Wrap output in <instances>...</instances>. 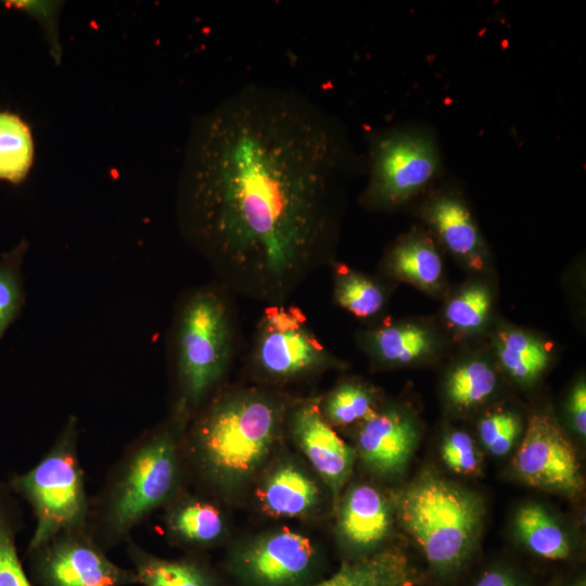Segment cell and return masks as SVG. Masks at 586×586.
Masks as SVG:
<instances>
[{"label":"cell","instance_id":"3957f363","mask_svg":"<svg viewBox=\"0 0 586 586\" xmlns=\"http://www.w3.org/2000/svg\"><path fill=\"white\" fill-rule=\"evenodd\" d=\"M231 319L222 295L212 289L191 293L174 330V356L186 403L199 404L224 374L231 355Z\"/></svg>","mask_w":586,"mask_h":586},{"label":"cell","instance_id":"ffe728a7","mask_svg":"<svg viewBox=\"0 0 586 586\" xmlns=\"http://www.w3.org/2000/svg\"><path fill=\"white\" fill-rule=\"evenodd\" d=\"M388 266L397 277L426 289L438 284L443 268L436 250L421 237L398 244L390 255Z\"/></svg>","mask_w":586,"mask_h":586},{"label":"cell","instance_id":"4dcf8cb0","mask_svg":"<svg viewBox=\"0 0 586 586\" xmlns=\"http://www.w3.org/2000/svg\"><path fill=\"white\" fill-rule=\"evenodd\" d=\"M520 431V419L511 411L493 412L484 417L479 424L483 445L496 456H504L510 451Z\"/></svg>","mask_w":586,"mask_h":586},{"label":"cell","instance_id":"9c48e42d","mask_svg":"<svg viewBox=\"0 0 586 586\" xmlns=\"http://www.w3.org/2000/svg\"><path fill=\"white\" fill-rule=\"evenodd\" d=\"M513 468L530 486L574 496L584 486L574 446L548 415H534L527 424Z\"/></svg>","mask_w":586,"mask_h":586},{"label":"cell","instance_id":"52a82bcc","mask_svg":"<svg viewBox=\"0 0 586 586\" xmlns=\"http://www.w3.org/2000/svg\"><path fill=\"white\" fill-rule=\"evenodd\" d=\"M176 454L167 434L146 441L133 454L113 495L109 520L125 532L161 505L174 487Z\"/></svg>","mask_w":586,"mask_h":586},{"label":"cell","instance_id":"7c38bea8","mask_svg":"<svg viewBox=\"0 0 586 586\" xmlns=\"http://www.w3.org/2000/svg\"><path fill=\"white\" fill-rule=\"evenodd\" d=\"M292 422L297 444L336 496L353 467L352 448L333 431L315 404L301 406Z\"/></svg>","mask_w":586,"mask_h":586},{"label":"cell","instance_id":"4316f807","mask_svg":"<svg viewBox=\"0 0 586 586\" xmlns=\"http://www.w3.org/2000/svg\"><path fill=\"white\" fill-rule=\"evenodd\" d=\"M171 527L186 539L207 543L220 535L222 518L214 506L195 501L175 512Z\"/></svg>","mask_w":586,"mask_h":586},{"label":"cell","instance_id":"f546056e","mask_svg":"<svg viewBox=\"0 0 586 586\" xmlns=\"http://www.w3.org/2000/svg\"><path fill=\"white\" fill-rule=\"evenodd\" d=\"M489 307L488 291L483 286H472L448 303L445 316L459 330H476L485 322Z\"/></svg>","mask_w":586,"mask_h":586},{"label":"cell","instance_id":"8fae6325","mask_svg":"<svg viewBox=\"0 0 586 586\" xmlns=\"http://www.w3.org/2000/svg\"><path fill=\"white\" fill-rule=\"evenodd\" d=\"M315 556L310 540L283 530L254 545L242 558L245 574L262 586H286L303 577Z\"/></svg>","mask_w":586,"mask_h":586},{"label":"cell","instance_id":"e575fe53","mask_svg":"<svg viewBox=\"0 0 586 586\" xmlns=\"http://www.w3.org/2000/svg\"><path fill=\"white\" fill-rule=\"evenodd\" d=\"M570 413L576 432L586 435V385L581 381L573 390L570 398Z\"/></svg>","mask_w":586,"mask_h":586},{"label":"cell","instance_id":"4fadbf2b","mask_svg":"<svg viewBox=\"0 0 586 586\" xmlns=\"http://www.w3.org/2000/svg\"><path fill=\"white\" fill-rule=\"evenodd\" d=\"M417 443L413 424L395 411L373 412L364 420L358 433L361 459L383 474L405 469Z\"/></svg>","mask_w":586,"mask_h":586},{"label":"cell","instance_id":"8992f818","mask_svg":"<svg viewBox=\"0 0 586 586\" xmlns=\"http://www.w3.org/2000/svg\"><path fill=\"white\" fill-rule=\"evenodd\" d=\"M370 177L366 198L396 206L425 188L440 170L432 136L416 129H391L370 141Z\"/></svg>","mask_w":586,"mask_h":586},{"label":"cell","instance_id":"e0dca14e","mask_svg":"<svg viewBox=\"0 0 586 586\" xmlns=\"http://www.w3.org/2000/svg\"><path fill=\"white\" fill-rule=\"evenodd\" d=\"M426 217L443 243L453 253L470 256L480 249V237L471 214L455 195H437L429 204Z\"/></svg>","mask_w":586,"mask_h":586},{"label":"cell","instance_id":"9a60e30c","mask_svg":"<svg viewBox=\"0 0 586 586\" xmlns=\"http://www.w3.org/2000/svg\"><path fill=\"white\" fill-rule=\"evenodd\" d=\"M390 524L388 506L375 488L360 485L351 489L339 518L340 532L348 544L372 547L385 537Z\"/></svg>","mask_w":586,"mask_h":586},{"label":"cell","instance_id":"277c9868","mask_svg":"<svg viewBox=\"0 0 586 586\" xmlns=\"http://www.w3.org/2000/svg\"><path fill=\"white\" fill-rule=\"evenodd\" d=\"M279 410L268 398L242 394L214 406L198 438L204 459L222 479L249 475L268 454L279 428Z\"/></svg>","mask_w":586,"mask_h":586},{"label":"cell","instance_id":"ba28073f","mask_svg":"<svg viewBox=\"0 0 586 586\" xmlns=\"http://www.w3.org/2000/svg\"><path fill=\"white\" fill-rule=\"evenodd\" d=\"M253 355L257 368L277 379L303 375L330 361L328 352L311 333L302 311L281 303L266 308Z\"/></svg>","mask_w":586,"mask_h":586},{"label":"cell","instance_id":"2e32d148","mask_svg":"<svg viewBox=\"0 0 586 586\" xmlns=\"http://www.w3.org/2000/svg\"><path fill=\"white\" fill-rule=\"evenodd\" d=\"M514 524L522 543L534 556L551 562L565 561L572 556L566 534L542 506L521 507Z\"/></svg>","mask_w":586,"mask_h":586},{"label":"cell","instance_id":"d4e9b609","mask_svg":"<svg viewBox=\"0 0 586 586\" xmlns=\"http://www.w3.org/2000/svg\"><path fill=\"white\" fill-rule=\"evenodd\" d=\"M136 577L144 586H212L203 572L192 564L152 557L138 560Z\"/></svg>","mask_w":586,"mask_h":586},{"label":"cell","instance_id":"f1b7e54d","mask_svg":"<svg viewBox=\"0 0 586 586\" xmlns=\"http://www.w3.org/2000/svg\"><path fill=\"white\" fill-rule=\"evenodd\" d=\"M0 586H33L23 569L15 544V527L0 487Z\"/></svg>","mask_w":586,"mask_h":586},{"label":"cell","instance_id":"603a6c76","mask_svg":"<svg viewBox=\"0 0 586 586\" xmlns=\"http://www.w3.org/2000/svg\"><path fill=\"white\" fill-rule=\"evenodd\" d=\"M379 357L391 364H409L430 352L431 337L426 330L415 324L390 326L374 334Z\"/></svg>","mask_w":586,"mask_h":586},{"label":"cell","instance_id":"7a4b0ae2","mask_svg":"<svg viewBox=\"0 0 586 586\" xmlns=\"http://www.w3.org/2000/svg\"><path fill=\"white\" fill-rule=\"evenodd\" d=\"M482 514L474 495L434 476L410 486L400 501L405 528L431 571L444 578L456 576L469 560Z\"/></svg>","mask_w":586,"mask_h":586},{"label":"cell","instance_id":"836d02e7","mask_svg":"<svg viewBox=\"0 0 586 586\" xmlns=\"http://www.w3.org/2000/svg\"><path fill=\"white\" fill-rule=\"evenodd\" d=\"M471 586H528V584L509 569L489 566L476 576Z\"/></svg>","mask_w":586,"mask_h":586},{"label":"cell","instance_id":"83f0119b","mask_svg":"<svg viewBox=\"0 0 586 586\" xmlns=\"http://www.w3.org/2000/svg\"><path fill=\"white\" fill-rule=\"evenodd\" d=\"M327 418L334 424H349L367 419L372 410V397L362 386L346 383L334 390L324 406Z\"/></svg>","mask_w":586,"mask_h":586},{"label":"cell","instance_id":"d590c367","mask_svg":"<svg viewBox=\"0 0 586 586\" xmlns=\"http://www.w3.org/2000/svg\"><path fill=\"white\" fill-rule=\"evenodd\" d=\"M566 586H586V579L584 577H578Z\"/></svg>","mask_w":586,"mask_h":586},{"label":"cell","instance_id":"6da1fadb","mask_svg":"<svg viewBox=\"0 0 586 586\" xmlns=\"http://www.w3.org/2000/svg\"><path fill=\"white\" fill-rule=\"evenodd\" d=\"M351 153L304 94L249 85L194 123L178 189L187 240L239 293L273 304L321 264Z\"/></svg>","mask_w":586,"mask_h":586},{"label":"cell","instance_id":"d6986e66","mask_svg":"<svg viewBox=\"0 0 586 586\" xmlns=\"http://www.w3.org/2000/svg\"><path fill=\"white\" fill-rule=\"evenodd\" d=\"M34 154L29 126L18 115L0 111V180L21 183L33 166Z\"/></svg>","mask_w":586,"mask_h":586},{"label":"cell","instance_id":"5b68a950","mask_svg":"<svg viewBox=\"0 0 586 586\" xmlns=\"http://www.w3.org/2000/svg\"><path fill=\"white\" fill-rule=\"evenodd\" d=\"M74 431L71 422L53 450L34 468L12 480V486L30 504L36 517L29 551L42 548L84 515L86 502L81 472L72 449Z\"/></svg>","mask_w":586,"mask_h":586},{"label":"cell","instance_id":"7402d4cb","mask_svg":"<svg viewBox=\"0 0 586 586\" xmlns=\"http://www.w3.org/2000/svg\"><path fill=\"white\" fill-rule=\"evenodd\" d=\"M27 247V241L22 240L0 254V342L25 305L22 265Z\"/></svg>","mask_w":586,"mask_h":586},{"label":"cell","instance_id":"d6a6232c","mask_svg":"<svg viewBox=\"0 0 586 586\" xmlns=\"http://www.w3.org/2000/svg\"><path fill=\"white\" fill-rule=\"evenodd\" d=\"M12 7L23 10L40 22L48 38L52 55L59 60L61 56V47L58 40V15L61 4L56 2H37V1H12Z\"/></svg>","mask_w":586,"mask_h":586},{"label":"cell","instance_id":"cb8c5ba5","mask_svg":"<svg viewBox=\"0 0 586 586\" xmlns=\"http://www.w3.org/2000/svg\"><path fill=\"white\" fill-rule=\"evenodd\" d=\"M497 378L493 369L481 360L457 367L448 378L447 394L459 407H471L484 402L495 390Z\"/></svg>","mask_w":586,"mask_h":586},{"label":"cell","instance_id":"484cf974","mask_svg":"<svg viewBox=\"0 0 586 586\" xmlns=\"http://www.w3.org/2000/svg\"><path fill=\"white\" fill-rule=\"evenodd\" d=\"M336 302L357 317L375 315L384 304L382 290L368 278L354 273H339L335 282Z\"/></svg>","mask_w":586,"mask_h":586},{"label":"cell","instance_id":"1f68e13d","mask_svg":"<svg viewBox=\"0 0 586 586\" xmlns=\"http://www.w3.org/2000/svg\"><path fill=\"white\" fill-rule=\"evenodd\" d=\"M441 454L445 464L456 473L472 474L480 468L481 458L473 440L462 431L445 437Z\"/></svg>","mask_w":586,"mask_h":586},{"label":"cell","instance_id":"44dd1931","mask_svg":"<svg viewBox=\"0 0 586 586\" xmlns=\"http://www.w3.org/2000/svg\"><path fill=\"white\" fill-rule=\"evenodd\" d=\"M497 349L505 370L520 382H532L549 362V353L544 344L522 331L502 332Z\"/></svg>","mask_w":586,"mask_h":586},{"label":"cell","instance_id":"ac0fdd59","mask_svg":"<svg viewBox=\"0 0 586 586\" xmlns=\"http://www.w3.org/2000/svg\"><path fill=\"white\" fill-rule=\"evenodd\" d=\"M317 497L316 484L292 466L275 471L260 494L265 509L280 517H296L307 512L316 504Z\"/></svg>","mask_w":586,"mask_h":586},{"label":"cell","instance_id":"5bb4252c","mask_svg":"<svg viewBox=\"0 0 586 586\" xmlns=\"http://www.w3.org/2000/svg\"><path fill=\"white\" fill-rule=\"evenodd\" d=\"M424 577L405 551L387 548L344 562L330 577L314 586H419Z\"/></svg>","mask_w":586,"mask_h":586},{"label":"cell","instance_id":"30bf717a","mask_svg":"<svg viewBox=\"0 0 586 586\" xmlns=\"http://www.w3.org/2000/svg\"><path fill=\"white\" fill-rule=\"evenodd\" d=\"M39 572L46 586H120L133 579L90 543L73 538L44 550Z\"/></svg>","mask_w":586,"mask_h":586}]
</instances>
